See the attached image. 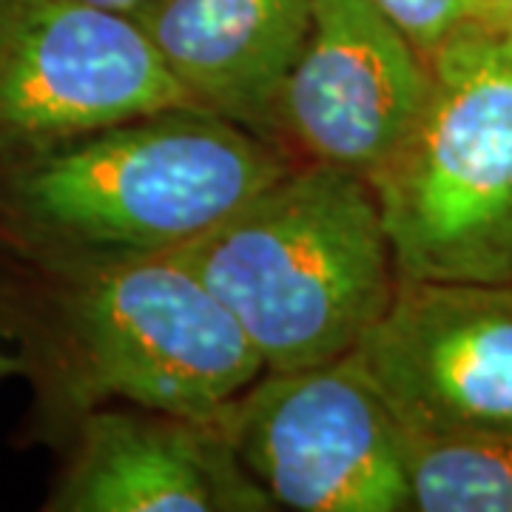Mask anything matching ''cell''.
Returning a JSON list of instances; mask_svg holds the SVG:
<instances>
[{
    "instance_id": "cell-15",
    "label": "cell",
    "mask_w": 512,
    "mask_h": 512,
    "mask_svg": "<svg viewBox=\"0 0 512 512\" xmlns=\"http://www.w3.org/2000/svg\"><path fill=\"white\" fill-rule=\"evenodd\" d=\"M490 3H498V0H478V12H481L484 6H490Z\"/></svg>"
},
{
    "instance_id": "cell-10",
    "label": "cell",
    "mask_w": 512,
    "mask_h": 512,
    "mask_svg": "<svg viewBox=\"0 0 512 512\" xmlns=\"http://www.w3.org/2000/svg\"><path fill=\"white\" fill-rule=\"evenodd\" d=\"M131 18L197 109L279 146L276 106L313 0H154Z\"/></svg>"
},
{
    "instance_id": "cell-12",
    "label": "cell",
    "mask_w": 512,
    "mask_h": 512,
    "mask_svg": "<svg viewBox=\"0 0 512 512\" xmlns=\"http://www.w3.org/2000/svg\"><path fill=\"white\" fill-rule=\"evenodd\" d=\"M421 57L433 55L447 37L478 18V0H370Z\"/></svg>"
},
{
    "instance_id": "cell-9",
    "label": "cell",
    "mask_w": 512,
    "mask_h": 512,
    "mask_svg": "<svg viewBox=\"0 0 512 512\" xmlns=\"http://www.w3.org/2000/svg\"><path fill=\"white\" fill-rule=\"evenodd\" d=\"M49 512H271L217 416L114 404L74 424Z\"/></svg>"
},
{
    "instance_id": "cell-1",
    "label": "cell",
    "mask_w": 512,
    "mask_h": 512,
    "mask_svg": "<svg viewBox=\"0 0 512 512\" xmlns=\"http://www.w3.org/2000/svg\"><path fill=\"white\" fill-rule=\"evenodd\" d=\"M262 370L177 256L0 259V379L32 393L40 439L114 404L217 416Z\"/></svg>"
},
{
    "instance_id": "cell-5",
    "label": "cell",
    "mask_w": 512,
    "mask_h": 512,
    "mask_svg": "<svg viewBox=\"0 0 512 512\" xmlns=\"http://www.w3.org/2000/svg\"><path fill=\"white\" fill-rule=\"evenodd\" d=\"M217 419L276 510H413L404 430L353 353L262 370Z\"/></svg>"
},
{
    "instance_id": "cell-2",
    "label": "cell",
    "mask_w": 512,
    "mask_h": 512,
    "mask_svg": "<svg viewBox=\"0 0 512 512\" xmlns=\"http://www.w3.org/2000/svg\"><path fill=\"white\" fill-rule=\"evenodd\" d=\"M296 160L202 109H163L0 160V259L171 256Z\"/></svg>"
},
{
    "instance_id": "cell-6",
    "label": "cell",
    "mask_w": 512,
    "mask_h": 512,
    "mask_svg": "<svg viewBox=\"0 0 512 512\" xmlns=\"http://www.w3.org/2000/svg\"><path fill=\"white\" fill-rule=\"evenodd\" d=\"M183 106L197 109L134 18L80 0H0V160Z\"/></svg>"
},
{
    "instance_id": "cell-8",
    "label": "cell",
    "mask_w": 512,
    "mask_h": 512,
    "mask_svg": "<svg viewBox=\"0 0 512 512\" xmlns=\"http://www.w3.org/2000/svg\"><path fill=\"white\" fill-rule=\"evenodd\" d=\"M427 94V60L370 0H313L308 43L276 106V140L302 160L370 177Z\"/></svg>"
},
{
    "instance_id": "cell-13",
    "label": "cell",
    "mask_w": 512,
    "mask_h": 512,
    "mask_svg": "<svg viewBox=\"0 0 512 512\" xmlns=\"http://www.w3.org/2000/svg\"><path fill=\"white\" fill-rule=\"evenodd\" d=\"M481 23L493 26V29H501V32H510L512 35V0H498V3H490L478 12Z\"/></svg>"
},
{
    "instance_id": "cell-14",
    "label": "cell",
    "mask_w": 512,
    "mask_h": 512,
    "mask_svg": "<svg viewBox=\"0 0 512 512\" xmlns=\"http://www.w3.org/2000/svg\"><path fill=\"white\" fill-rule=\"evenodd\" d=\"M80 3H89L94 9H106V12H117V15H137L140 9L151 6L154 0H80Z\"/></svg>"
},
{
    "instance_id": "cell-3",
    "label": "cell",
    "mask_w": 512,
    "mask_h": 512,
    "mask_svg": "<svg viewBox=\"0 0 512 512\" xmlns=\"http://www.w3.org/2000/svg\"><path fill=\"white\" fill-rule=\"evenodd\" d=\"M171 256L220 302L265 370L350 356L399 282L370 183L311 160Z\"/></svg>"
},
{
    "instance_id": "cell-7",
    "label": "cell",
    "mask_w": 512,
    "mask_h": 512,
    "mask_svg": "<svg viewBox=\"0 0 512 512\" xmlns=\"http://www.w3.org/2000/svg\"><path fill=\"white\" fill-rule=\"evenodd\" d=\"M353 359L419 439H512V282L399 279Z\"/></svg>"
},
{
    "instance_id": "cell-11",
    "label": "cell",
    "mask_w": 512,
    "mask_h": 512,
    "mask_svg": "<svg viewBox=\"0 0 512 512\" xmlns=\"http://www.w3.org/2000/svg\"><path fill=\"white\" fill-rule=\"evenodd\" d=\"M404 439L413 510L512 512V439Z\"/></svg>"
},
{
    "instance_id": "cell-4",
    "label": "cell",
    "mask_w": 512,
    "mask_h": 512,
    "mask_svg": "<svg viewBox=\"0 0 512 512\" xmlns=\"http://www.w3.org/2000/svg\"><path fill=\"white\" fill-rule=\"evenodd\" d=\"M427 60V94L367 183L399 279L512 282V35L467 20Z\"/></svg>"
}]
</instances>
